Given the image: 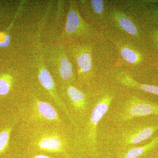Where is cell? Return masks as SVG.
<instances>
[{
  "instance_id": "14",
  "label": "cell",
  "mask_w": 158,
  "mask_h": 158,
  "mask_svg": "<svg viewBox=\"0 0 158 158\" xmlns=\"http://www.w3.org/2000/svg\"><path fill=\"white\" fill-rule=\"evenodd\" d=\"M13 83V78L8 74L0 75V95H5L10 91Z\"/></svg>"
},
{
  "instance_id": "18",
  "label": "cell",
  "mask_w": 158,
  "mask_h": 158,
  "mask_svg": "<svg viewBox=\"0 0 158 158\" xmlns=\"http://www.w3.org/2000/svg\"><path fill=\"white\" fill-rule=\"evenodd\" d=\"M33 158H51L48 156L44 155H39L34 156Z\"/></svg>"
},
{
  "instance_id": "1",
  "label": "cell",
  "mask_w": 158,
  "mask_h": 158,
  "mask_svg": "<svg viewBox=\"0 0 158 158\" xmlns=\"http://www.w3.org/2000/svg\"><path fill=\"white\" fill-rule=\"evenodd\" d=\"M62 35L66 46L76 43H100L106 40L84 19L77 1L69 2L68 13Z\"/></svg>"
},
{
  "instance_id": "12",
  "label": "cell",
  "mask_w": 158,
  "mask_h": 158,
  "mask_svg": "<svg viewBox=\"0 0 158 158\" xmlns=\"http://www.w3.org/2000/svg\"><path fill=\"white\" fill-rule=\"evenodd\" d=\"M64 90L67 98L75 110L78 111H84L87 104L85 94L72 84L65 85Z\"/></svg>"
},
{
  "instance_id": "4",
  "label": "cell",
  "mask_w": 158,
  "mask_h": 158,
  "mask_svg": "<svg viewBox=\"0 0 158 158\" xmlns=\"http://www.w3.org/2000/svg\"><path fill=\"white\" fill-rule=\"evenodd\" d=\"M77 2L84 19L105 37L107 31L108 12L111 1L81 0Z\"/></svg>"
},
{
  "instance_id": "8",
  "label": "cell",
  "mask_w": 158,
  "mask_h": 158,
  "mask_svg": "<svg viewBox=\"0 0 158 158\" xmlns=\"http://www.w3.org/2000/svg\"><path fill=\"white\" fill-rule=\"evenodd\" d=\"M33 144L38 150L46 152H63L66 148L67 142L64 137L55 131H43L36 134Z\"/></svg>"
},
{
  "instance_id": "10",
  "label": "cell",
  "mask_w": 158,
  "mask_h": 158,
  "mask_svg": "<svg viewBox=\"0 0 158 158\" xmlns=\"http://www.w3.org/2000/svg\"><path fill=\"white\" fill-rule=\"evenodd\" d=\"M158 129L157 126H142L126 132L123 135V143L132 145L141 143L149 138Z\"/></svg>"
},
{
  "instance_id": "20",
  "label": "cell",
  "mask_w": 158,
  "mask_h": 158,
  "mask_svg": "<svg viewBox=\"0 0 158 158\" xmlns=\"http://www.w3.org/2000/svg\"><path fill=\"white\" fill-rule=\"evenodd\" d=\"M121 158V157H120V158Z\"/></svg>"
},
{
  "instance_id": "19",
  "label": "cell",
  "mask_w": 158,
  "mask_h": 158,
  "mask_svg": "<svg viewBox=\"0 0 158 158\" xmlns=\"http://www.w3.org/2000/svg\"><path fill=\"white\" fill-rule=\"evenodd\" d=\"M157 23H158V20H157Z\"/></svg>"
},
{
  "instance_id": "9",
  "label": "cell",
  "mask_w": 158,
  "mask_h": 158,
  "mask_svg": "<svg viewBox=\"0 0 158 158\" xmlns=\"http://www.w3.org/2000/svg\"><path fill=\"white\" fill-rule=\"evenodd\" d=\"M40 55L37 58V68L38 69L37 76L40 83L46 90H48L49 94L56 102L59 106L64 109L65 108H64V106L62 104L56 92L55 83L52 77L46 67L43 59L44 56L42 52V55Z\"/></svg>"
},
{
  "instance_id": "11",
  "label": "cell",
  "mask_w": 158,
  "mask_h": 158,
  "mask_svg": "<svg viewBox=\"0 0 158 158\" xmlns=\"http://www.w3.org/2000/svg\"><path fill=\"white\" fill-rule=\"evenodd\" d=\"M32 117L37 120L45 122L60 121L59 115L48 103L38 99L34 100L32 109Z\"/></svg>"
},
{
  "instance_id": "3",
  "label": "cell",
  "mask_w": 158,
  "mask_h": 158,
  "mask_svg": "<svg viewBox=\"0 0 158 158\" xmlns=\"http://www.w3.org/2000/svg\"><path fill=\"white\" fill-rule=\"evenodd\" d=\"M98 43H76L66 46L80 81L89 82L96 74L93 52L95 45Z\"/></svg>"
},
{
  "instance_id": "15",
  "label": "cell",
  "mask_w": 158,
  "mask_h": 158,
  "mask_svg": "<svg viewBox=\"0 0 158 158\" xmlns=\"http://www.w3.org/2000/svg\"><path fill=\"white\" fill-rule=\"evenodd\" d=\"M11 128H7L0 133V155L6 150L8 146Z\"/></svg>"
},
{
  "instance_id": "2",
  "label": "cell",
  "mask_w": 158,
  "mask_h": 158,
  "mask_svg": "<svg viewBox=\"0 0 158 158\" xmlns=\"http://www.w3.org/2000/svg\"><path fill=\"white\" fill-rule=\"evenodd\" d=\"M107 26L105 37L111 35L126 41L141 44L143 36L142 26L117 6L114 0L111 1Z\"/></svg>"
},
{
  "instance_id": "13",
  "label": "cell",
  "mask_w": 158,
  "mask_h": 158,
  "mask_svg": "<svg viewBox=\"0 0 158 158\" xmlns=\"http://www.w3.org/2000/svg\"><path fill=\"white\" fill-rule=\"evenodd\" d=\"M158 144V136L148 144L141 147L134 148L128 151L123 158H137L150 150L154 148Z\"/></svg>"
},
{
  "instance_id": "16",
  "label": "cell",
  "mask_w": 158,
  "mask_h": 158,
  "mask_svg": "<svg viewBox=\"0 0 158 158\" xmlns=\"http://www.w3.org/2000/svg\"><path fill=\"white\" fill-rule=\"evenodd\" d=\"M10 41H11L10 38L5 40L0 39V47H6L8 46L10 44Z\"/></svg>"
},
{
  "instance_id": "5",
  "label": "cell",
  "mask_w": 158,
  "mask_h": 158,
  "mask_svg": "<svg viewBox=\"0 0 158 158\" xmlns=\"http://www.w3.org/2000/svg\"><path fill=\"white\" fill-rule=\"evenodd\" d=\"M42 52L46 55L48 62L59 78L65 85L72 84L75 80V73L66 46L49 47Z\"/></svg>"
},
{
  "instance_id": "6",
  "label": "cell",
  "mask_w": 158,
  "mask_h": 158,
  "mask_svg": "<svg viewBox=\"0 0 158 158\" xmlns=\"http://www.w3.org/2000/svg\"><path fill=\"white\" fill-rule=\"evenodd\" d=\"M120 118L127 121L136 117L158 115V104L139 98L135 95L129 97L124 102Z\"/></svg>"
},
{
  "instance_id": "7",
  "label": "cell",
  "mask_w": 158,
  "mask_h": 158,
  "mask_svg": "<svg viewBox=\"0 0 158 158\" xmlns=\"http://www.w3.org/2000/svg\"><path fill=\"white\" fill-rule=\"evenodd\" d=\"M90 115L88 129V138L90 144L96 143L97 129L99 123L107 112L114 99V94L110 91H100Z\"/></svg>"
},
{
  "instance_id": "17",
  "label": "cell",
  "mask_w": 158,
  "mask_h": 158,
  "mask_svg": "<svg viewBox=\"0 0 158 158\" xmlns=\"http://www.w3.org/2000/svg\"><path fill=\"white\" fill-rule=\"evenodd\" d=\"M152 34H153L155 42L158 44V30H154Z\"/></svg>"
}]
</instances>
